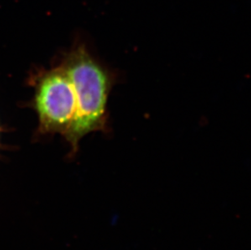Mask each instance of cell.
Wrapping results in <instances>:
<instances>
[{
	"mask_svg": "<svg viewBox=\"0 0 251 250\" xmlns=\"http://www.w3.org/2000/svg\"><path fill=\"white\" fill-rule=\"evenodd\" d=\"M61 66L69 75L76 95V114L64 135L75 152L85 135L107 130V101L115 77L84 46L74 48Z\"/></svg>",
	"mask_w": 251,
	"mask_h": 250,
	"instance_id": "cell-1",
	"label": "cell"
},
{
	"mask_svg": "<svg viewBox=\"0 0 251 250\" xmlns=\"http://www.w3.org/2000/svg\"><path fill=\"white\" fill-rule=\"evenodd\" d=\"M35 106L41 132L66 133L76 114V95L61 65L47 72L38 80Z\"/></svg>",
	"mask_w": 251,
	"mask_h": 250,
	"instance_id": "cell-2",
	"label": "cell"
}]
</instances>
